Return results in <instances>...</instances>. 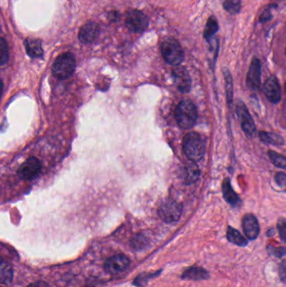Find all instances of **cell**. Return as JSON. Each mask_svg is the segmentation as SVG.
Instances as JSON below:
<instances>
[{"instance_id": "obj_18", "label": "cell", "mask_w": 286, "mask_h": 287, "mask_svg": "<svg viewBox=\"0 0 286 287\" xmlns=\"http://www.w3.org/2000/svg\"><path fill=\"white\" fill-rule=\"evenodd\" d=\"M208 276L209 275L207 270L201 267H191L183 273V278L189 280H205L207 279Z\"/></svg>"}, {"instance_id": "obj_23", "label": "cell", "mask_w": 286, "mask_h": 287, "mask_svg": "<svg viewBox=\"0 0 286 287\" xmlns=\"http://www.w3.org/2000/svg\"><path fill=\"white\" fill-rule=\"evenodd\" d=\"M224 10L232 15H236L240 12L242 8V0H225L223 3Z\"/></svg>"}, {"instance_id": "obj_4", "label": "cell", "mask_w": 286, "mask_h": 287, "mask_svg": "<svg viewBox=\"0 0 286 287\" xmlns=\"http://www.w3.org/2000/svg\"><path fill=\"white\" fill-rule=\"evenodd\" d=\"M160 49L165 62L172 66H179L184 61V52L177 40L167 38L162 42Z\"/></svg>"}, {"instance_id": "obj_3", "label": "cell", "mask_w": 286, "mask_h": 287, "mask_svg": "<svg viewBox=\"0 0 286 287\" xmlns=\"http://www.w3.org/2000/svg\"><path fill=\"white\" fill-rule=\"evenodd\" d=\"M76 68V60L72 53L66 52L56 58L52 67L53 74L61 80L70 77Z\"/></svg>"}, {"instance_id": "obj_29", "label": "cell", "mask_w": 286, "mask_h": 287, "mask_svg": "<svg viewBox=\"0 0 286 287\" xmlns=\"http://www.w3.org/2000/svg\"><path fill=\"white\" fill-rule=\"evenodd\" d=\"M268 250H269V252L272 255H274L276 257H282L283 255L286 254V249H284V248H275L273 247V246L272 247L271 246H269Z\"/></svg>"}, {"instance_id": "obj_25", "label": "cell", "mask_w": 286, "mask_h": 287, "mask_svg": "<svg viewBox=\"0 0 286 287\" xmlns=\"http://www.w3.org/2000/svg\"><path fill=\"white\" fill-rule=\"evenodd\" d=\"M269 156L270 161L274 163V166L279 168L285 169L286 170V157L282 156L280 154L269 151Z\"/></svg>"}, {"instance_id": "obj_19", "label": "cell", "mask_w": 286, "mask_h": 287, "mask_svg": "<svg viewBox=\"0 0 286 287\" xmlns=\"http://www.w3.org/2000/svg\"><path fill=\"white\" fill-rule=\"evenodd\" d=\"M226 238L234 245H239L241 247H244L248 245V241H247L246 238H244V236L242 235L239 231L235 228H232V227H228V228H227Z\"/></svg>"}, {"instance_id": "obj_7", "label": "cell", "mask_w": 286, "mask_h": 287, "mask_svg": "<svg viewBox=\"0 0 286 287\" xmlns=\"http://www.w3.org/2000/svg\"><path fill=\"white\" fill-rule=\"evenodd\" d=\"M237 114L241 123L242 129L249 138L254 136L256 132V126L254 119H252L249 110L243 102H239L237 104Z\"/></svg>"}, {"instance_id": "obj_5", "label": "cell", "mask_w": 286, "mask_h": 287, "mask_svg": "<svg viewBox=\"0 0 286 287\" xmlns=\"http://www.w3.org/2000/svg\"><path fill=\"white\" fill-rule=\"evenodd\" d=\"M159 218L165 223H174L179 220L182 213V206L176 201H166L159 207Z\"/></svg>"}, {"instance_id": "obj_6", "label": "cell", "mask_w": 286, "mask_h": 287, "mask_svg": "<svg viewBox=\"0 0 286 287\" xmlns=\"http://www.w3.org/2000/svg\"><path fill=\"white\" fill-rule=\"evenodd\" d=\"M126 25L132 32L142 33L147 30L149 25L148 18L144 13L139 10H132L128 14L126 18Z\"/></svg>"}, {"instance_id": "obj_32", "label": "cell", "mask_w": 286, "mask_h": 287, "mask_svg": "<svg viewBox=\"0 0 286 287\" xmlns=\"http://www.w3.org/2000/svg\"><path fill=\"white\" fill-rule=\"evenodd\" d=\"M279 273L282 281L286 284V260H284L279 265Z\"/></svg>"}, {"instance_id": "obj_8", "label": "cell", "mask_w": 286, "mask_h": 287, "mask_svg": "<svg viewBox=\"0 0 286 287\" xmlns=\"http://www.w3.org/2000/svg\"><path fill=\"white\" fill-rule=\"evenodd\" d=\"M41 164L35 157H30L20 166L18 175L23 180H32L40 173Z\"/></svg>"}, {"instance_id": "obj_10", "label": "cell", "mask_w": 286, "mask_h": 287, "mask_svg": "<svg viewBox=\"0 0 286 287\" xmlns=\"http://www.w3.org/2000/svg\"><path fill=\"white\" fill-rule=\"evenodd\" d=\"M172 77L174 80L175 85L177 86L180 92H182V93L189 92L192 87V80L189 73L184 67H178L175 68L172 72Z\"/></svg>"}, {"instance_id": "obj_33", "label": "cell", "mask_w": 286, "mask_h": 287, "mask_svg": "<svg viewBox=\"0 0 286 287\" xmlns=\"http://www.w3.org/2000/svg\"><path fill=\"white\" fill-rule=\"evenodd\" d=\"M27 287H49L47 283L44 281H36V282L31 283Z\"/></svg>"}, {"instance_id": "obj_26", "label": "cell", "mask_w": 286, "mask_h": 287, "mask_svg": "<svg viewBox=\"0 0 286 287\" xmlns=\"http://www.w3.org/2000/svg\"><path fill=\"white\" fill-rule=\"evenodd\" d=\"M9 60V48L8 44L5 41V39L2 38L0 40V63L1 65H5Z\"/></svg>"}, {"instance_id": "obj_9", "label": "cell", "mask_w": 286, "mask_h": 287, "mask_svg": "<svg viewBox=\"0 0 286 287\" xmlns=\"http://www.w3.org/2000/svg\"><path fill=\"white\" fill-rule=\"evenodd\" d=\"M130 265V259L125 255H113L108 258L104 264V269L107 273L115 275L124 271Z\"/></svg>"}, {"instance_id": "obj_1", "label": "cell", "mask_w": 286, "mask_h": 287, "mask_svg": "<svg viewBox=\"0 0 286 287\" xmlns=\"http://www.w3.org/2000/svg\"><path fill=\"white\" fill-rule=\"evenodd\" d=\"M183 151L191 161H200L206 151L204 139L196 132L188 133L183 139Z\"/></svg>"}, {"instance_id": "obj_28", "label": "cell", "mask_w": 286, "mask_h": 287, "mask_svg": "<svg viewBox=\"0 0 286 287\" xmlns=\"http://www.w3.org/2000/svg\"><path fill=\"white\" fill-rule=\"evenodd\" d=\"M145 244H146V240L141 235L135 237L132 241L133 247H134V249H138V250L142 249L144 245H145Z\"/></svg>"}, {"instance_id": "obj_14", "label": "cell", "mask_w": 286, "mask_h": 287, "mask_svg": "<svg viewBox=\"0 0 286 287\" xmlns=\"http://www.w3.org/2000/svg\"><path fill=\"white\" fill-rule=\"evenodd\" d=\"M243 228L244 233L249 240H256L259 234V222L253 214H247L244 216L243 220Z\"/></svg>"}, {"instance_id": "obj_11", "label": "cell", "mask_w": 286, "mask_h": 287, "mask_svg": "<svg viewBox=\"0 0 286 287\" xmlns=\"http://www.w3.org/2000/svg\"><path fill=\"white\" fill-rule=\"evenodd\" d=\"M247 85L250 89L256 91L260 87L261 82V64L258 58L254 57L252 60L249 72L247 75Z\"/></svg>"}, {"instance_id": "obj_22", "label": "cell", "mask_w": 286, "mask_h": 287, "mask_svg": "<svg viewBox=\"0 0 286 287\" xmlns=\"http://www.w3.org/2000/svg\"><path fill=\"white\" fill-rule=\"evenodd\" d=\"M259 138L261 141L270 145H276V146H281L284 144V139L278 134L274 133H268V132H259Z\"/></svg>"}, {"instance_id": "obj_16", "label": "cell", "mask_w": 286, "mask_h": 287, "mask_svg": "<svg viewBox=\"0 0 286 287\" xmlns=\"http://www.w3.org/2000/svg\"><path fill=\"white\" fill-rule=\"evenodd\" d=\"M222 193H223V197L225 200L233 206H236L239 204V197L237 195V193L234 191V189L232 188L231 183L229 179H225L222 183Z\"/></svg>"}, {"instance_id": "obj_15", "label": "cell", "mask_w": 286, "mask_h": 287, "mask_svg": "<svg viewBox=\"0 0 286 287\" xmlns=\"http://www.w3.org/2000/svg\"><path fill=\"white\" fill-rule=\"evenodd\" d=\"M200 169L197 164L193 162L187 164V166H185L184 170V180L186 183L190 184L194 183L199 178Z\"/></svg>"}, {"instance_id": "obj_34", "label": "cell", "mask_w": 286, "mask_h": 287, "mask_svg": "<svg viewBox=\"0 0 286 287\" xmlns=\"http://www.w3.org/2000/svg\"><path fill=\"white\" fill-rule=\"evenodd\" d=\"M285 88H286V84H285Z\"/></svg>"}, {"instance_id": "obj_27", "label": "cell", "mask_w": 286, "mask_h": 287, "mask_svg": "<svg viewBox=\"0 0 286 287\" xmlns=\"http://www.w3.org/2000/svg\"><path fill=\"white\" fill-rule=\"evenodd\" d=\"M277 228L279 230V236L284 242H286V219L284 218H280L278 221Z\"/></svg>"}, {"instance_id": "obj_21", "label": "cell", "mask_w": 286, "mask_h": 287, "mask_svg": "<svg viewBox=\"0 0 286 287\" xmlns=\"http://www.w3.org/2000/svg\"><path fill=\"white\" fill-rule=\"evenodd\" d=\"M0 280L2 284L7 285L10 284L13 280V270L12 268L5 260L1 261V266H0Z\"/></svg>"}, {"instance_id": "obj_17", "label": "cell", "mask_w": 286, "mask_h": 287, "mask_svg": "<svg viewBox=\"0 0 286 287\" xmlns=\"http://www.w3.org/2000/svg\"><path fill=\"white\" fill-rule=\"evenodd\" d=\"M25 48L27 54L32 58H39L43 56V50L40 40L27 39L25 40Z\"/></svg>"}, {"instance_id": "obj_13", "label": "cell", "mask_w": 286, "mask_h": 287, "mask_svg": "<svg viewBox=\"0 0 286 287\" xmlns=\"http://www.w3.org/2000/svg\"><path fill=\"white\" fill-rule=\"evenodd\" d=\"M99 31V26L97 24L88 22L81 28L78 37L83 44H90L97 39Z\"/></svg>"}, {"instance_id": "obj_12", "label": "cell", "mask_w": 286, "mask_h": 287, "mask_svg": "<svg viewBox=\"0 0 286 287\" xmlns=\"http://www.w3.org/2000/svg\"><path fill=\"white\" fill-rule=\"evenodd\" d=\"M264 94L273 104H278L281 99V90L276 77H270L264 85Z\"/></svg>"}, {"instance_id": "obj_30", "label": "cell", "mask_w": 286, "mask_h": 287, "mask_svg": "<svg viewBox=\"0 0 286 287\" xmlns=\"http://www.w3.org/2000/svg\"><path fill=\"white\" fill-rule=\"evenodd\" d=\"M276 183L281 187H286V175L283 172H279L275 176Z\"/></svg>"}, {"instance_id": "obj_31", "label": "cell", "mask_w": 286, "mask_h": 287, "mask_svg": "<svg viewBox=\"0 0 286 287\" xmlns=\"http://www.w3.org/2000/svg\"><path fill=\"white\" fill-rule=\"evenodd\" d=\"M271 18V8H268V9L264 10V12L262 13L261 15H260V21H261V22H267V21H269Z\"/></svg>"}, {"instance_id": "obj_2", "label": "cell", "mask_w": 286, "mask_h": 287, "mask_svg": "<svg viewBox=\"0 0 286 287\" xmlns=\"http://www.w3.org/2000/svg\"><path fill=\"white\" fill-rule=\"evenodd\" d=\"M176 119L182 129H192L197 119V110L195 104L187 99L181 102L176 110Z\"/></svg>"}, {"instance_id": "obj_24", "label": "cell", "mask_w": 286, "mask_h": 287, "mask_svg": "<svg viewBox=\"0 0 286 287\" xmlns=\"http://www.w3.org/2000/svg\"><path fill=\"white\" fill-rule=\"evenodd\" d=\"M224 77H225V88H226V99L228 104L233 102V77L228 70H224Z\"/></svg>"}, {"instance_id": "obj_20", "label": "cell", "mask_w": 286, "mask_h": 287, "mask_svg": "<svg viewBox=\"0 0 286 287\" xmlns=\"http://www.w3.org/2000/svg\"><path fill=\"white\" fill-rule=\"evenodd\" d=\"M218 29V22H217L216 17L215 16L209 17V19L207 20V24H206L204 34H203L207 41H209L210 40L214 38L215 34L217 32Z\"/></svg>"}]
</instances>
